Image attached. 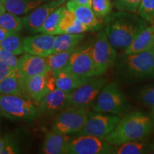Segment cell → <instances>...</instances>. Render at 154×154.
I'll return each mask as SVG.
<instances>
[{
	"mask_svg": "<svg viewBox=\"0 0 154 154\" xmlns=\"http://www.w3.org/2000/svg\"><path fill=\"white\" fill-rule=\"evenodd\" d=\"M149 50H151V51H154V34L153 35V37H152L151 42V44H150V47H149Z\"/></svg>",
	"mask_w": 154,
	"mask_h": 154,
	"instance_id": "f35d334b",
	"label": "cell"
},
{
	"mask_svg": "<svg viewBox=\"0 0 154 154\" xmlns=\"http://www.w3.org/2000/svg\"><path fill=\"white\" fill-rule=\"evenodd\" d=\"M16 153L17 151L14 146L8 143H6L3 149L0 151V154H14Z\"/></svg>",
	"mask_w": 154,
	"mask_h": 154,
	"instance_id": "d590c367",
	"label": "cell"
},
{
	"mask_svg": "<svg viewBox=\"0 0 154 154\" xmlns=\"http://www.w3.org/2000/svg\"><path fill=\"white\" fill-rule=\"evenodd\" d=\"M72 2L78 5L86 6V7H91V3L93 0H69Z\"/></svg>",
	"mask_w": 154,
	"mask_h": 154,
	"instance_id": "8d00e7d4",
	"label": "cell"
},
{
	"mask_svg": "<svg viewBox=\"0 0 154 154\" xmlns=\"http://www.w3.org/2000/svg\"><path fill=\"white\" fill-rule=\"evenodd\" d=\"M11 34H12V32H9V31H7L5 29L0 26V41H2V40L4 39V38L7 37V36H9Z\"/></svg>",
	"mask_w": 154,
	"mask_h": 154,
	"instance_id": "74e56055",
	"label": "cell"
},
{
	"mask_svg": "<svg viewBox=\"0 0 154 154\" xmlns=\"http://www.w3.org/2000/svg\"><path fill=\"white\" fill-rule=\"evenodd\" d=\"M120 119L118 115L88 111L87 120L78 134L79 136H92L104 139L114 129Z\"/></svg>",
	"mask_w": 154,
	"mask_h": 154,
	"instance_id": "ba28073f",
	"label": "cell"
},
{
	"mask_svg": "<svg viewBox=\"0 0 154 154\" xmlns=\"http://www.w3.org/2000/svg\"><path fill=\"white\" fill-rule=\"evenodd\" d=\"M65 2L64 0H51L38 6L30 14L23 17V26L29 32L35 33L36 31L41 27L47 17L56 9L62 6Z\"/></svg>",
	"mask_w": 154,
	"mask_h": 154,
	"instance_id": "4fadbf2b",
	"label": "cell"
},
{
	"mask_svg": "<svg viewBox=\"0 0 154 154\" xmlns=\"http://www.w3.org/2000/svg\"><path fill=\"white\" fill-rule=\"evenodd\" d=\"M70 93L61 91L59 88L49 92L38 103L39 110L48 115L60 113L63 109L70 106Z\"/></svg>",
	"mask_w": 154,
	"mask_h": 154,
	"instance_id": "2e32d148",
	"label": "cell"
},
{
	"mask_svg": "<svg viewBox=\"0 0 154 154\" xmlns=\"http://www.w3.org/2000/svg\"><path fill=\"white\" fill-rule=\"evenodd\" d=\"M64 6L58 7L47 17L40 28L36 31L35 33H42L51 35L59 34V24L60 22L61 15Z\"/></svg>",
	"mask_w": 154,
	"mask_h": 154,
	"instance_id": "484cf974",
	"label": "cell"
},
{
	"mask_svg": "<svg viewBox=\"0 0 154 154\" xmlns=\"http://www.w3.org/2000/svg\"><path fill=\"white\" fill-rule=\"evenodd\" d=\"M130 106L126 96L115 83L105 84L100 91L92 109L96 112L118 115L126 114Z\"/></svg>",
	"mask_w": 154,
	"mask_h": 154,
	"instance_id": "277c9868",
	"label": "cell"
},
{
	"mask_svg": "<svg viewBox=\"0 0 154 154\" xmlns=\"http://www.w3.org/2000/svg\"><path fill=\"white\" fill-rule=\"evenodd\" d=\"M91 9L99 19L107 17L112 10V3L111 0H93Z\"/></svg>",
	"mask_w": 154,
	"mask_h": 154,
	"instance_id": "f546056e",
	"label": "cell"
},
{
	"mask_svg": "<svg viewBox=\"0 0 154 154\" xmlns=\"http://www.w3.org/2000/svg\"><path fill=\"white\" fill-rule=\"evenodd\" d=\"M0 61H4L13 69H17L19 59L14 54L0 47Z\"/></svg>",
	"mask_w": 154,
	"mask_h": 154,
	"instance_id": "836d02e7",
	"label": "cell"
},
{
	"mask_svg": "<svg viewBox=\"0 0 154 154\" xmlns=\"http://www.w3.org/2000/svg\"><path fill=\"white\" fill-rule=\"evenodd\" d=\"M54 35L42 34L28 36L23 39V48L26 53L47 57L53 53Z\"/></svg>",
	"mask_w": 154,
	"mask_h": 154,
	"instance_id": "9a60e30c",
	"label": "cell"
},
{
	"mask_svg": "<svg viewBox=\"0 0 154 154\" xmlns=\"http://www.w3.org/2000/svg\"><path fill=\"white\" fill-rule=\"evenodd\" d=\"M49 0H0L6 11L17 15L27 14Z\"/></svg>",
	"mask_w": 154,
	"mask_h": 154,
	"instance_id": "44dd1931",
	"label": "cell"
},
{
	"mask_svg": "<svg viewBox=\"0 0 154 154\" xmlns=\"http://www.w3.org/2000/svg\"><path fill=\"white\" fill-rule=\"evenodd\" d=\"M92 55L96 76L104 74L114 65L117 50L109 42L104 29L99 30L92 42Z\"/></svg>",
	"mask_w": 154,
	"mask_h": 154,
	"instance_id": "52a82bcc",
	"label": "cell"
},
{
	"mask_svg": "<svg viewBox=\"0 0 154 154\" xmlns=\"http://www.w3.org/2000/svg\"><path fill=\"white\" fill-rule=\"evenodd\" d=\"M84 34H61L55 36L53 53L75 49L84 40ZM52 53V54H53Z\"/></svg>",
	"mask_w": 154,
	"mask_h": 154,
	"instance_id": "603a6c76",
	"label": "cell"
},
{
	"mask_svg": "<svg viewBox=\"0 0 154 154\" xmlns=\"http://www.w3.org/2000/svg\"><path fill=\"white\" fill-rule=\"evenodd\" d=\"M74 51V49H71L61 52L53 53L46 57L49 69L54 74L66 69L71 55Z\"/></svg>",
	"mask_w": 154,
	"mask_h": 154,
	"instance_id": "4316f807",
	"label": "cell"
},
{
	"mask_svg": "<svg viewBox=\"0 0 154 154\" xmlns=\"http://www.w3.org/2000/svg\"><path fill=\"white\" fill-rule=\"evenodd\" d=\"M5 143H6L5 140L2 139V138H0V151H1V150L3 149L4 146H5Z\"/></svg>",
	"mask_w": 154,
	"mask_h": 154,
	"instance_id": "60d3db41",
	"label": "cell"
},
{
	"mask_svg": "<svg viewBox=\"0 0 154 154\" xmlns=\"http://www.w3.org/2000/svg\"><path fill=\"white\" fill-rule=\"evenodd\" d=\"M71 138L68 135H64L52 130L47 133L44 138L42 151L46 154H60L66 153V148Z\"/></svg>",
	"mask_w": 154,
	"mask_h": 154,
	"instance_id": "ac0fdd59",
	"label": "cell"
},
{
	"mask_svg": "<svg viewBox=\"0 0 154 154\" xmlns=\"http://www.w3.org/2000/svg\"><path fill=\"white\" fill-rule=\"evenodd\" d=\"M147 26L139 15L126 11L111 12L104 18L106 34L117 51H124Z\"/></svg>",
	"mask_w": 154,
	"mask_h": 154,
	"instance_id": "6da1fadb",
	"label": "cell"
},
{
	"mask_svg": "<svg viewBox=\"0 0 154 154\" xmlns=\"http://www.w3.org/2000/svg\"><path fill=\"white\" fill-rule=\"evenodd\" d=\"M0 26L12 33H18L23 26L22 19L11 13H6L0 15Z\"/></svg>",
	"mask_w": 154,
	"mask_h": 154,
	"instance_id": "f1b7e54d",
	"label": "cell"
},
{
	"mask_svg": "<svg viewBox=\"0 0 154 154\" xmlns=\"http://www.w3.org/2000/svg\"><path fill=\"white\" fill-rule=\"evenodd\" d=\"M115 148L104 139L92 136H79L70 140L66 148L69 154H110Z\"/></svg>",
	"mask_w": 154,
	"mask_h": 154,
	"instance_id": "7c38bea8",
	"label": "cell"
},
{
	"mask_svg": "<svg viewBox=\"0 0 154 154\" xmlns=\"http://www.w3.org/2000/svg\"><path fill=\"white\" fill-rule=\"evenodd\" d=\"M38 109L29 99L22 96L0 94V115L11 120H32Z\"/></svg>",
	"mask_w": 154,
	"mask_h": 154,
	"instance_id": "5b68a950",
	"label": "cell"
},
{
	"mask_svg": "<svg viewBox=\"0 0 154 154\" xmlns=\"http://www.w3.org/2000/svg\"><path fill=\"white\" fill-rule=\"evenodd\" d=\"M113 153L115 154H143L154 153V143L146 142L131 141L116 146Z\"/></svg>",
	"mask_w": 154,
	"mask_h": 154,
	"instance_id": "cb8c5ba5",
	"label": "cell"
},
{
	"mask_svg": "<svg viewBox=\"0 0 154 154\" xmlns=\"http://www.w3.org/2000/svg\"><path fill=\"white\" fill-rule=\"evenodd\" d=\"M106 84L103 78H93L82 84L70 93V106L91 109L95 103L98 96Z\"/></svg>",
	"mask_w": 154,
	"mask_h": 154,
	"instance_id": "8fae6325",
	"label": "cell"
},
{
	"mask_svg": "<svg viewBox=\"0 0 154 154\" xmlns=\"http://www.w3.org/2000/svg\"><path fill=\"white\" fill-rule=\"evenodd\" d=\"M141 0H115L114 5L117 9L135 13L138 10Z\"/></svg>",
	"mask_w": 154,
	"mask_h": 154,
	"instance_id": "d6a6232c",
	"label": "cell"
},
{
	"mask_svg": "<svg viewBox=\"0 0 154 154\" xmlns=\"http://www.w3.org/2000/svg\"><path fill=\"white\" fill-rule=\"evenodd\" d=\"M136 99L142 104L154 106V84H150L140 88L136 94Z\"/></svg>",
	"mask_w": 154,
	"mask_h": 154,
	"instance_id": "1f68e13d",
	"label": "cell"
},
{
	"mask_svg": "<svg viewBox=\"0 0 154 154\" xmlns=\"http://www.w3.org/2000/svg\"><path fill=\"white\" fill-rule=\"evenodd\" d=\"M0 94L22 96L19 82V76L17 69L0 81Z\"/></svg>",
	"mask_w": 154,
	"mask_h": 154,
	"instance_id": "d4e9b609",
	"label": "cell"
},
{
	"mask_svg": "<svg viewBox=\"0 0 154 154\" xmlns=\"http://www.w3.org/2000/svg\"><path fill=\"white\" fill-rule=\"evenodd\" d=\"M15 69H13L5 62L0 61V81H2L6 76H8Z\"/></svg>",
	"mask_w": 154,
	"mask_h": 154,
	"instance_id": "e575fe53",
	"label": "cell"
},
{
	"mask_svg": "<svg viewBox=\"0 0 154 154\" xmlns=\"http://www.w3.org/2000/svg\"><path fill=\"white\" fill-rule=\"evenodd\" d=\"M0 47L18 56L24 52L23 40L17 33H12L0 41Z\"/></svg>",
	"mask_w": 154,
	"mask_h": 154,
	"instance_id": "83f0119b",
	"label": "cell"
},
{
	"mask_svg": "<svg viewBox=\"0 0 154 154\" xmlns=\"http://www.w3.org/2000/svg\"><path fill=\"white\" fill-rule=\"evenodd\" d=\"M65 69L82 78L96 76L92 55V44L78 46L71 55Z\"/></svg>",
	"mask_w": 154,
	"mask_h": 154,
	"instance_id": "30bf717a",
	"label": "cell"
},
{
	"mask_svg": "<svg viewBox=\"0 0 154 154\" xmlns=\"http://www.w3.org/2000/svg\"><path fill=\"white\" fill-rule=\"evenodd\" d=\"M114 66L117 72L128 81L154 79V51L151 50L136 54L117 56Z\"/></svg>",
	"mask_w": 154,
	"mask_h": 154,
	"instance_id": "3957f363",
	"label": "cell"
},
{
	"mask_svg": "<svg viewBox=\"0 0 154 154\" xmlns=\"http://www.w3.org/2000/svg\"><path fill=\"white\" fill-rule=\"evenodd\" d=\"M22 95L38 103L47 94L55 89V74L47 69L43 74L36 75L26 79H20Z\"/></svg>",
	"mask_w": 154,
	"mask_h": 154,
	"instance_id": "8992f818",
	"label": "cell"
},
{
	"mask_svg": "<svg viewBox=\"0 0 154 154\" xmlns=\"http://www.w3.org/2000/svg\"><path fill=\"white\" fill-rule=\"evenodd\" d=\"M88 111L85 108L67 107L58 114L52 130L64 135L78 134L87 120Z\"/></svg>",
	"mask_w": 154,
	"mask_h": 154,
	"instance_id": "9c48e42d",
	"label": "cell"
},
{
	"mask_svg": "<svg viewBox=\"0 0 154 154\" xmlns=\"http://www.w3.org/2000/svg\"><path fill=\"white\" fill-rule=\"evenodd\" d=\"M138 14L146 22L154 23V0H141L138 8Z\"/></svg>",
	"mask_w": 154,
	"mask_h": 154,
	"instance_id": "4dcf8cb0",
	"label": "cell"
},
{
	"mask_svg": "<svg viewBox=\"0 0 154 154\" xmlns=\"http://www.w3.org/2000/svg\"><path fill=\"white\" fill-rule=\"evenodd\" d=\"M66 7L74 13L77 19L88 29V32L101 29V22L94 13L91 7L76 5L70 1L67 2Z\"/></svg>",
	"mask_w": 154,
	"mask_h": 154,
	"instance_id": "e0dca14e",
	"label": "cell"
},
{
	"mask_svg": "<svg viewBox=\"0 0 154 154\" xmlns=\"http://www.w3.org/2000/svg\"><path fill=\"white\" fill-rule=\"evenodd\" d=\"M93 78V77H92ZM91 78H82L63 69L55 74L56 87L61 91L71 93Z\"/></svg>",
	"mask_w": 154,
	"mask_h": 154,
	"instance_id": "ffe728a7",
	"label": "cell"
},
{
	"mask_svg": "<svg viewBox=\"0 0 154 154\" xmlns=\"http://www.w3.org/2000/svg\"><path fill=\"white\" fill-rule=\"evenodd\" d=\"M88 32V29L80 22L72 11L64 6L59 24V34H82Z\"/></svg>",
	"mask_w": 154,
	"mask_h": 154,
	"instance_id": "d6986e66",
	"label": "cell"
},
{
	"mask_svg": "<svg viewBox=\"0 0 154 154\" xmlns=\"http://www.w3.org/2000/svg\"><path fill=\"white\" fill-rule=\"evenodd\" d=\"M151 116L154 119V106H152L151 107Z\"/></svg>",
	"mask_w": 154,
	"mask_h": 154,
	"instance_id": "b9f144b4",
	"label": "cell"
},
{
	"mask_svg": "<svg viewBox=\"0 0 154 154\" xmlns=\"http://www.w3.org/2000/svg\"><path fill=\"white\" fill-rule=\"evenodd\" d=\"M49 69L46 57L26 53L19 59L17 71L20 79L43 74Z\"/></svg>",
	"mask_w": 154,
	"mask_h": 154,
	"instance_id": "5bb4252c",
	"label": "cell"
},
{
	"mask_svg": "<svg viewBox=\"0 0 154 154\" xmlns=\"http://www.w3.org/2000/svg\"><path fill=\"white\" fill-rule=\"evenodd\" d=\"M154 34V23L147 26L124 51L125 54L140 53L149 50Z\"/></svg>",
	"mask_w": 154,
	"mask_h": 154,
	"instance_id": "7402d4cb",
	"label": "cell"
},
{
	"mask_svg": "<svg viewBox=\"0 0 154 154\" xmlns=\"http://www.w3.org/2000/svg\"><path fill=\"white\" fill-rule=\"evenodd\" d=\"M153 128L154 119L151 115L135 111L121 119L114 129L104 140L115 146L127 142L143 140L151 134Z\"/></svg>",
	"mask_w": 154,
	"mask_h": 154,
	"instance_id": "7a4b0ae2",
	"label": "cell"
},
{
	"mask_svg": "<svg viewBox=\"0 0 154 154\" xmlns=\"http://www.w3.org/2000/svg\"><path fill=\"white\" fill-rule=\"evenodd\" d=\"M64 1H69V0H64Z\"/></svg>",
	"mask_w": 154,
	"mask_h": 154,
	"instance_id": "7bdbcfd3",
	"label": "cell"
},
{
	"mask_svg": "<svg viewBox=\"0 0 154 154\" xmlns=\"http://www.w3.org/2000/svg\"><path fill=\"white\" fill-rule=\"evenodd\" d=\"M6 12V9L2 4L0 2V15H2L4 13Z\"/></svg>",
	"mask_w": 154,
	"mask_h": 154,
	"instance_id": "ab89813d",
	"label": "cell"
}]
</instances>
